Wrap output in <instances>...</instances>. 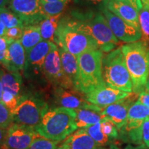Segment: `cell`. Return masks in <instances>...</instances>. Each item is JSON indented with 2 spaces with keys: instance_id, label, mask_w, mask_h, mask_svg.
Instances as JSON below:
<instances>
[{
  "instance_id": "36",
  "label": "cell",
  "mask_w": 149,
  "mask_h": 149,
  "mask_svg": "<svg viewBox=\"0 0 149 149\" xmlns=\"http://www.w3.org/2000/svg\"><path fill=\"white\" fill-rule=\"evenodd\" d=\"M142 138L144 144L149 148V118L146 119L143 122Z\"/></svg>"
},
{
  "instance_id": "2",
  "label": "cell",
  "mask_w": 149,
  "mask_h": 149,
  "mask_svg": "<svg viewBox=\"0 0 149 149\" xmlns=\"http://www.w3.org/2000/svg\"><path fill=\"white\" fill-rule=\"evenodd\" d=\"M76 112L63 107L49 109L35 128L42 137L51 140L61 141L77 129L75 125Z\"/></svg>"
},
{
  "instance_id": "1",
  "label": "cell",
  "mask_w": 149,
  "mask_h": 149,
  "mask_svg": "<svg viewBox=\"0 0 149 149\" xmlns=\"http://www.w3.org/2000/svg\"><path fill=\"white\" fill-rule=\"evenodd\" d=\"M68 19L72 25L92 37L103 53H110L118 44L119 40L113 35L102 12L74 10Z\"/></svg>"
},
{
  "instance_id": "9",
  "label": "cell",
  "mask_w": 149,
  "mask_h": 149,
  "mask_svg": "<svg viewBox=\"0 0 149 149\" xmlns=\"http://www.w3.org/2000/svg\"><path fill=\"white\" fill-rule=\"evenodd\" d=\"M8 8L22 20L24 26L40 24L47 17L40 0H9Z\"/></svg>"
},
{
  "instance_id": "30",
  "label": "cell",
  "mask_w": 149,
  "mask_h": 149,
  "mask_svg": "<svg viewBox=\"0 0 149 149\" xmlns=\"http://www.w3.org/2000/svg\"><path fill=\"white\" fill-rule=\"evenodd\" d=\"M139 22L141 33V40L149 44V8L142 7L139 11Z\"/></svg>"
},
{
  "instance_id": "41",
  "label": "cell",
  "mask_w": 149,
  "mask_h": 149,
  "mask_svg": "<svg viewBox=\"0 0 149 149\" xmlns=\"http://www.w3.org/2000/svg\"><path fill=\"white\" fill-rule=\"evenodd\" d=\"M7 131H8V130L0 128V147L2 146L4 143L6 137L7 135Z\"/></svg>"
},
{
  "instance_id": "37",
  "label": "cell",
  "mask_w": 149,
  "mask_h": 149,
  "mask_svg": "<svg viewBox=\"0 0 149 149\" xmlns=\"http://www.w3.org/2000/svg\"><path fill=\"white\" fill-rule=\"evenodd\" d=\"M13 42L14 41H13L6 36L0 37V51L6 50L9 45Z\"/></svg>"
},
{
  "instance_id": "27",
  "label": "cell",
  "mask_w": 149,
  "mask_h": 149,
  "mask_svg": "<svg viewBox=\"0 0 149 149\" xmlns=\"http://www.w3.org/2000/svg\"><path fill=\"white\" fill-rule=\"evenodd\" d=\"M109 0H73L74 4L80 8L79 10L102 12L104 8H107V3Z\"/></svg>"
},
{
  "instance_id": "18",
  "label": "cell",
  "mask_w": 149,
  "mask_h": 149,
  "mask_svg": "<svg viewBox=\"0 0 149 149\" xmlns=\"http://www.w3.org/2000/svg\"><path fill=\"white\" fill-rule=\"evenodd\" d=\"M75 112V125L77 129L90 127L100 122L104 118L103 108L91 103L84 107L76 110Z\"/></svg>"
},
{
  "instance_id": "6",
  "label": "cell",
  "mask_w": 149,
  "mask_h": 149,
  "mask_svg": "<svg viewBox=\"0 0 149 149\" xmlns=\"http://www.w3.org/2000/svg\"><path fill=\"white\" fill-rule=\"evenodd\" d=\"M102 68L104 81L107 86L124 92H133V81L121 47L104 55Z\"/></svg>"
},
{
  "instance_id": "50",
  "label": "cell",
  "mask_w": 149,
  "mask_h": 149,
  "mask_svg": "<svg viewBox=\"0 0 149 149\" xmlns=\"http://www.w3.org/2000/svg\"><path fill=\"white\" fill-rule=\"evenodd\" d=\"M148 93H149V91H148Z\"/></svg>"
},
{
  "instance_id": "8",
  "label": "cell",
  "mask_w": 149,
  "mask_h": 149,
  "mask_svg": "<svg viewBox=\"0 0 149 149\" xmlns=\"http://www.w3.org/2000/svg\"><path fill=\"white\" fill-rule=\"evenodd\" d=\"M43 71L44 77L56 87L74 89L71 81L63 70L59 47L55 43H52L51 50L44 61Z\"/></svg>"
},
{
  "instance_id": "10",
  "label": "cell",
  "mask_w": 149,
  "mask_h": 149,
  "mask_svg": "<svg viewBox=\"0 0 149 149\" xmlns=\"http://www.w3.org/2000/svg\"><path fill=\"white\" fill-rule=\"evenodd\" d=\"M102 13L106 18L110 29L117 40L128 44L141 40L140 30L136 29L122 18L112 13L107 8L103 9Z\"/></svg>"
},
{
  "instance_id": "31",
  "label": "cell",
  "mask_w": 149,
  "mask_h": 149,
  "mask_svg": "<svg viewBox=\"0 0 149 149\" xmlns=\"http://www.w3.org/2000/svg\"><path fill=\"white\" fill-rule=\"evenodd\" d=\"M59 142L40 135L33 141L27 149H57L59 146Z\"/></svg>"
},
{
  "instance_id": "46",
  "label": "cell",
  "mask_w": 149,
  "mask_h": 149,
  "mask_svg": "<svg viewBox=\"0 0 149 149\" xmlns=\"http://www.w3.org/2000/svg\"><path fill=\"white\" fill-rule=\"evenodd\" d=\"M3 92V86H2V84H1V79H0V102H1V97H2Z\"/></svg>"
},
{
  "instance_id": "29",
  "label": "cell",
  "mask_w": 149,
  "mask_h": 149,
  "mask_svg": "<svg viewBox=\"0 0 149 149\" xmlns=\"http://www.w3.org/2000/svg\"><path fill=\"white\" fill-rule=\"evenodd\" d=\"M70 0H60L55 1H41L43 10L47 17L56 16L63 14V12L68 6Z\"/></svg>"
},
{
  "instance_id": "35",
  "label": "cell",
  "mask_w": 149,
  "mask_h": 149,
  "mask_svg": "<svg viewBox=\"0 0 149 149\" xmlns=\"http://www.w3.org/2000/svg\"><path fill=\"white\" fill-rule=\"evenodd\" d=\"M24 27H14L6 29L5 36L13 41L19 40L23 33Z\"/></svg>"
},
{
  "instance_id": "25",
  "label": "cell",
  "mask_w": 149,
  "mask_h": 149,
  "mask_svg": "<svg viewBox=\"0 0 149 149\" xmlns=\"http://www.w3.org/2000/svg\"><path fill=\"white\" fill-rule=\"evenodd\" d=\"M147 118H149V108L137 100L128 110L127 120L144 122Z\"/></svg>"
},
{
  "instance_id": "49",
  "label": "cell",
  "mask_w": 149,
  "mask_h": 149,
  "mask_svg": "<svg viewBox=\"0 0 149 149\" xmlns=\"http://www.w3.org/2000/svg\"><path fill=\"white\" fill-rule=\"evenodd\" d=\"M41 1H46V2H49V1H60V0H40Z\"/></svg>"
},
{
  "instance_id": "24",
  "label": "cell",
  "mask_w": 149,
  "mask_h": 149,
  "mask_svg": "<svg viewBox=\"0 0 149 149\" xmlns=\"http://www.w3.org/2000/svg\"><path fill=\"white\" fill-rule=\"evenodd\" d=\"M62 15L63 14H60L56 16L47 17L42 22H41L39 25L43 40L53 42L54 37Z\"/></svg>"
},
{
  "instance_id": "40",
  "label": "cell",
  "mask_w": 149,
  "mask_h": 149,
  "mask_svg": "<svg viewBox=\"0 0 149 149\" xmlns=\"http://www.w3.org/2000/svg\"><path fill=\"white\" fill-rule=\"evenodd\" d=\"M129 2L131 3L132 6L135 8L137 11H139L142 8V3H141L140 0H128Z\"/></svg>"
},
{
  "instance_id": "34",
  "label": "cell",
  "mask_w": 149,
  "mask_h": 149,
  "mask_svg": "<svg viewBox=\"0 0 149 149\" xmlns=\"http://www.w3.org/2000/svg\"><path fill=\"white\" fill-rule=\"evenodd\" d=\"M19 101L20 98L17 97L13 93L3 91L1 102L10 110L12 113L16 109L19 103Z\"/></svg>"
},
{
  "instance_id": "3",
  "label": "cell",
  "mask_w": 149,
  "mask_h": 149,
  "mask_svg": "<svg viewBox=\"0 0 149 149\" xmlns=\"http://www.w3.org/2000/svg\"><path fill=\"white\" fill-rule=\"evenodd\" d=\"M121 50L133 81V91L141 93L149 74V44L139 40L122 46Z\"/></svg>"
},
{
  "instance_id": "44",
  "label": "cell",
  "mask_w": 149,
  "mask_h": 149,
  "mask_svg": "<svg viewBox=\"0 0 149 149\" xmlns=\"http://www.w3.org/2000/svg\"><path fill=\"white\" fill-rule=\"evenodd\" d=\"M9 0H0V8H3L6 7V6L8 4Z\"/></svg>"
},
{
  "instance_id": "38",
  "label": "cell",
  "mask_w": 149,
  "mask_h": 149,
  "mask_svg": "<svg viewBox=\"0 0 149 149\" xmlns=\"http://www.w3.org/2000/svg\"><path fill=\"white\" fill-rule=\"evenodd\" d=\"M138 100L141 104L149 108V93L146 92V91H142L139 94Z\"/></svg>"
},
{
  "instance_id": "14",
  "label": "cell",
  "mask_w": 149,
  "mask_h": 149,
  "mask_svg": "<svg viewBox=\"0 0 149 149\" xmlns=\"http://www.w3.org/2000/svg\"><path fill=\"white\" fill-rule=\"evenodd\" d=\"M130 93L113 88L104 84L85 95L86 100L89 103L104 108L126 97Z\"/></svg>"
},
{
  "instance_id": "17",
  "label": "cell",
  "mask_w": 149,
  "mask_h": 149,
  "mask_svg": "<svg viewBox=\"0 0 149 149\" xmlns=\"http://www.w3.org/2000/svg\"><path fill=\"white\" fill-rule=\"evenodd\" d=\"M97 144L85 128H80L65 139L57 149H107Z\"/></svg>"
},
{
  "instance_id": "15",
  "label": "cell",
  "mask_w": 149,
  "mask_h": 149,
  "mask_svg": "<svg viewBox=\"0 0 149 149\" xmlns=\"http://www.w3.org/2000/svg\"><path fill=\"white\" fill-rule=\"evenodd\" d=\"M53 97L58 107L74 111L81 109L90 104L86 100L85 94L74 89H67L61 87H55Z\"/></svg>"
},
{
  "instance_id": "43",
  "label": "cell",
  "mask_w": 149,
  "mask_h": 149,
  "mask_svg": "<svg viewBox=\"0 0 149 149\" xmlns=\"http://www.w3.org/2000/svg\"><path fill=\"white\" fill-rule=\"evenodd\" d=\"M6 29V28L5 27V26L3 25V24L1 22V20H0V37L5 36Z\"/></svg>"
},
{
  "instance_id": "21",
  "label": "cell",
  "mask_w": 149,
  "mask_h": 149,
  "mask_svg": "<svg viewBox=\"0 0 149 149\" xmlns=\"http://www.w3.org/2000/svg\"><path fill=\"white\" fill-rule=\"evenodd\" d=\"M0 79L3 91L13 93L21 99L24 95L23 79L19 72H12L0 68Z\"/></svg>"
},
{
  "instance_id": "7",
  "label": "cell",
  "mask_w": 149,
  "mask_h": 149,
  "mask_svg": "<svg viewBox=\"0 0 149 149\" xmlns=\"http://www.w3.org/2000/svg\"><path fill=\"white\" fill-rule=\"evenodd\" d=\"M48 109L47 103L37 94L24 93L13 113V123L35 129Z\"/></svg>"
},
{
  "instance_id": "4",
  "label": "cell",
  "mask_w": 149,
  "mask_h": 149,
  "mask_svg": "<svg viewBox=\"0 0 149 149\" xmlns=\"http://www.w3.org/2000/svg\"><path fill=\"white\" fill-rule=\"evenodd\" d=\"M53 42L76 57L85 52L99 49L97 43L92 37L72 25L68 17H64L59 22Z\"/></svg>"
},
{
  "instance_id": "48",
  "label": "cell",
  "mask_w": 149,
  "mask_h": 149,
  "mask_svg": "<svg viewBox=\"0 0 149 149\" xmlns=\"http://www.w3.org/2000/svg\"><path fill=\"white\" fill-rule=\"evenodd\" d=\"M107 149H120V148H119L115 144H112L110 145V146H109V148H107Z\"/></svg>"
},
{
  "instance_id": "23",
  "label": "cell",
  "mask_w": 149,
  "mask_h": 149,
  "mask_svg": "<svg viewBox=\"0 0 149 149\" xmlns=\"http://www.w3.org/2000/svg\"><path fill=\"white\" fill-rule=\"evenodd\" d=\"M19 40L26 53H29L33 47L43 40L40 25L37 24L24 26L23 33Z\"/></svg>"
},
{
  "instance_id": "11",
  "label": "cell",
  "mask_w": 149,
  "mask_h": 149,
  "mask_svg": "<svg viewBox=\"0 0 149 149\" xmlns=\"http://www.w3.org/2000/svg\"><path fill=\"white\" fill-rule=\"evenodd\" d=\"M53 42L42 40L26 53L24 74L27 77L37 79L44 76V64L46 56L51 48Z\"/></svg>"
},
{
  "instance_id": "19",
  "label": "cell",
  "mask_w": 149,
  "mask_h": 149,
  "mask_svg": "<svg viewBox=\"0 0 149 149\" xmlns=\"http://www.w3.org/2000/svg\"><path fill=\"white\" fill-rule=\"evenodd\" d=\"M7 50L8 64L5 69L12 72L24 71L26 62V52L20 40H15L11 43Z\"/></svg>"
},
{
  "instance_id": "45",
  "label": "cell",
  "mask_w": 149,
  "mask_h": 149,
  "mask_svg": "<svg viewBox=\"0 0 149 149\" xmlns=\"http://www.w3.org/2000/svg\"><path fill=\"white\" fill-rule=\"evenodd\" d=\"M142 3L143 7H148L149 8V0H140Z\"/></svg>"
},
{
  "instance_id": "39",
  "label": "cell",
  "mask_w": 149,
  "mask_h": 149,
  "mask_svg": "<svg viewBox=\"0 0 149 149\" xmlns=\"http://www.w3.org/2000/svg\"><path fill=\"white\" fill-rule=\"evenodd\" d=\"M8 64V50L0 51V65L6 68Z\"/></svg>"
},
{
  "instance_id": "28",
  "label": "cell",
  "mask_w": 149,
  "mask_h": 149,
  "mask_svg": "<svg viewBox=\"0 0 149 149\" xmlns=\"http://www.w3.org/2000/svg\"><path fill=\"white\" fill-rule=\"evenodd\" d=\"M0 20L7 29L14 27H24L22 20L8 8H0Z\"/></svg>"
},
{
  "instance_id": "16",
  "label": "cell",
  "mask_w": 149,
  "mask_h": 149,
  "mask_svg": "<svg viewBox=\"0 0 149 149\" xmlns=\"http://www.w3.org/2000/svg\"><path fill=\"white\" fill-rule=\"evenodd\" d=\"M107 8L112 13L122 18L136 29L140 30L139 12L128 0H109Z\"/></svg>"
},
{
  "instance_id": "32",
  "label": "cell",
  "mask_w": 149,
  "mask_h": 149,
  "mask_svg": "<svg viewBox=\"0 0 149 149\" xmlns=\"http://www.w3.org/2000/svg\"><path fill=\"white\" fill-rule=\"evenodd\" d=\"M13 124V113L2 102H0V128L8 130Z\"/></svg>"
},
{
  "instance_id": "33",
  "label": "cell",
  "mask_w": 149,
  "mask_h": 149,
  "mask_svg": "<svg viewBox=\"0 0 149 149\" xmlns=\"http://www.w3.org/2000/svg\"><path fill=\"white\" fill-rule=\"evenodd\" d=\"M100 124H101L102 131L106 135H107L108 137H109L110 138L113 139V140L118 138L119 133L118 131H117L118 129L113 122H111V121L107 118H104L100 122Z\"/></svg>"
},
{
  "instance_id": "12",
  "label": "cell",
  "mask_w": 149,
  "mask_h": 149,
  "mask_svg": "<svg viewBox=\"0 0 149 149\" xmlns=\"http://www.w3.org/2000/svg\"><path fill=\"white\" fill-rule=\"evenodd\" d=\"M38 136L40 135L34 128L13 123L8 129L4 143L0 149H27Z\"/></svg>"
},
{
  "instance_id": "42",
  "label": "cell",
  "mask_w": 149,
  "mask_h": 149,
  "mask_svg": "<svg viewBox=\"0 0 149 149\" xmlns=\"http://www.w3.org/2000/svg\"><path fill=\"white\" fill-rule=\"evenodd\" d=\"M124 149H149L145 144L137 145V146H133L131 144H128Z\"/></svg>"
},
{
  "instance_id": "22",
  "label": "cell",
  "mask_w": 149,
  "mask_h": 149,
  "mask_svg": "<svg viewBox=\"0 0 149 149\" xmlns=\"http://www.w3.org/2000/svg\"><path fill=\"white\" fill-rule=\"evenodd\" d=\"M143 121H128L121 128L120 138L126 142L135 145L143 144L142 125Z\"/></svg>"
},
{
  "instance_id": "26",
  "label": "cell",
  "mask_w": 149,
  "mask_h": 149,
  "mask_svg": "<svg viewBox=\"0 0 149 149\" xmlns=\"http://www.w3.org/2000/svg\"><path fill=\"white\" fill-rule=\"evenodd\" d=\"M87 133L89 134L95 141L100 146L106 147L109 146L113 144V139L110 138L107 135H106L101 129V124L100 122L97 123L94 125L91 126L90 127L85 128Z\"/></svg>"
},
{
  "instance_id": "47",
  "label": "cell",
  "mask_w": 149,
  "mask_h": 149,
  "mask_svg": "<svg viewBox=\"0 0 149 149\" xmlns=\"http://www.w3.org/2000/svg\"><path fill=\"white\" fill-rule=\"evenodd\" d=\"M144 89H145V91H146V92L149 91V74H148V79H147V81H146V86H145V88Z\"/></svg>"
},
{
  "instance_id": "20",
  "label": "cell",
  "mask_w": 149,
  "mask_h": 149,
  "mask_svg": "<svg viewBox=\"0 0 149 149\" xmlns=\"http://www.w3.org/2000/svg\"><path fill=\"white\" fill-rule=\"evenodd\" d=\"M59 50L60 53L61 65L64 73L71 81L74 90L78 91L79 76L77 57L67 51L64 48L59 47Z\"/></svg>"
},
{
  "instance_id": "13",
  "label": "cell",
  "mask_w": 149,
  "mask_h": 149,
  "mask_svg": "<svg viewBox=\"0 0 149 149\" xmlns=\"http://www.w3.org/2000/svg\"><path fill=\"white\" fill-rule=\"evenodd\" d=\"M138 97L137 93H130L126 97L103 108L104 118H107L113 122L117 129L120 130L126 124L130 107L135 103L134 102Z\"/></svg>"
},
{
  "instance_id": "5",
  "label": "cell",
  "mask_w": 149,
  "mask_h": 149,
  "mask_svg": "<svg viewBox=\"0 0 149 149\" xmlns=\"http://www.w3.org/2000/svg\"><path fill=\"white\" fill-rule=\"evenodd\" d=\"M77 57L79 76V92L86 95L106 84L102 68L103 52L99 49L87 51Z\"/></svg>"
}]
</instances>
